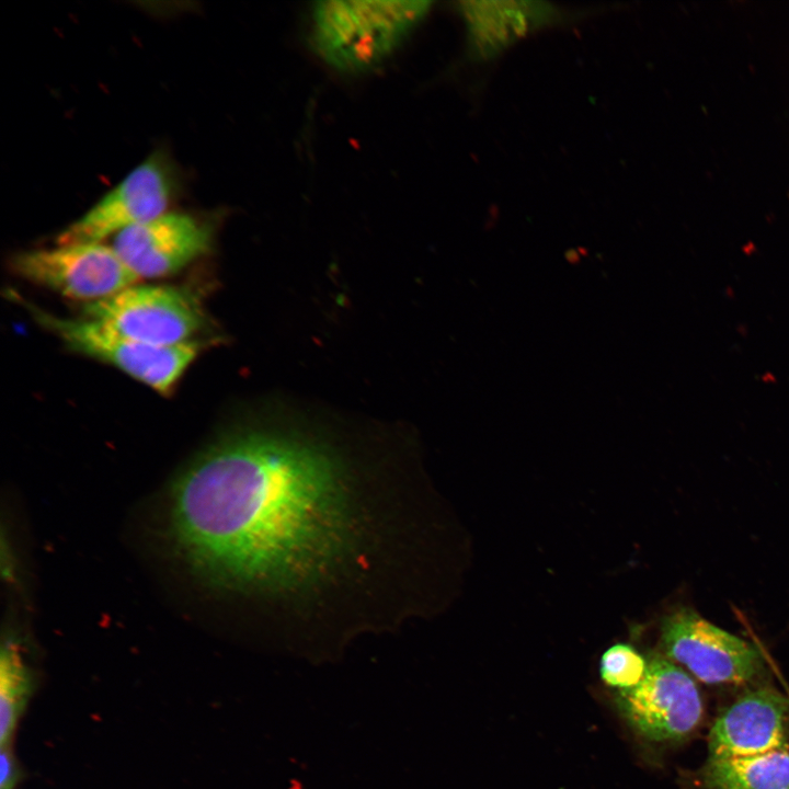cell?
Segmentation results:
<instances>
[{
  "label": "cell",
  "mask_w": 789,
  "mask_h": 789,
  "mask_svg": "<svg viewBox=\"0 0 789 789\" xmlns=\"http://www.w3.org/2000/svg\"><path fill=\"white\" fill-rule=\"evenodd\" d=\"M342 465L325 443L293 428L232 430L176 479L169 517L173 541L194 572L217 585L309 582L348 544Z\"/></svg>",
  "instance_id": "obj_1"
},
{
  "label": "cell",
  "mask_w": 789,
  "mask_h": 789,
  "mask_svg": "<svg viewBox=\"0 0 789 789\" xmlns=\"http://www.w3.org/2000/svg\"><path fill=\"white\" fill-rule=\"evenodd\" d=\"M428 1H322L313 11V38L327 64L341 71L381 62L426 15Z\"/></svg>",
  "instance_id": "obj_2"
},
{
  "label": "cell",
  "mask_w": 789,
  "mask_h": 789,
  "mask_svg": "<svg viewBox=\"0 0 789 789\" xmlns=\"http://www.w3.org/2000/svg\"><path fill=\"white\" fill-rule=\"evenodd\" d=\"M34 320L57 335L69 348L103 361L153 390L169 393L201 351L199 341L174 346L147 344L90 319L59 318L9 290Z\"/></svg>",
  "instance_id": "obj_3"
},
{
  "label": "cell",
  "mask_w": 789,
  "mask_h": 789,
  "mask_svg": "<svg viewBox=\"0 0 789 789\" xmlns=\"http://www.w3.org/2000/svg\"><path fill=\"white\" fill-rule=\"evenodd\" d=\"M85 318L100 321L134 340L158 346L190 343L207 325L197 299L168 285L129 286L83 305Z\"/></svg>",
  "instance_id": "obj_4"
},
{
  "label": "cell",
  "mask_w": 789,
  "mask_h": 789,
  "mask_svg": "<svg viewBox=\"0 0 789 789\" xmlns=\"http://www.w3.org/2000/svg\"><path fill=\"white\" fill-rule=\"evenodd\" d=\"M615 705L640 736L658 743L676 742L702 720L704 701L695 681L668 659H652L642 681L618 690Z\"/></svg>",
  "instance_id": "obj_5"
},
{
  "label": "cell",
  "mask_w": 789,
  "mask_h": 789,
  "mask_svg": "<svg viewBox=\"0 0 789 789\" xmlns=\"http://www.w3.org/2000/svg\"><path fill=\"white\" fill-rule=\"evenodd\" d=\"M10 266L25 281L87 302L110 297L138 278L113 248L102 243L28 250L15 254Z\"/></svg>",
  "instance_id": "obj_6"
},
{
  "label": "cell",
  "mask_w": 789,
  "mask_h": 789,
  "mask_svg": "<svg viewBox=\"0 0 789 789\" xmlns=\"http://www.w3.org/2000/svg\"><path fill=\"white\" fill-rule=\"evenodd\" d=\"M661 642L668 660L709 685L745 683L762 667L755 647L690 608H681L664 617Z\"/></svg>",
  "instance_id": "obj_7"
},
{
  "label": "cell",
  "mask_w": 789,
  "mask_h": 789,
  "mask_svg": "<svg viewBox=\"0 0 789 789\" xmlns=\"http://www.w3.org/2000/svg\"><path fill=\"white\" fill-rule=\"evenodd\" d=\"M172 190L164 161L158 155L151 156L67 227L57 243H101L111 235L160 216L165 213Z\"/></svg>",
  "instance_id": "obj_8"
},
{
  "label": "cell",
  "mask_w": 789,
  "mask_h": 789,
  "mask_svg": "<svg viewBox=\"0 0 789 789\" xmlns=\"http://www.w3.org/2000/svg\"><path fill=\"white\" fill-rule=\"evenodd\" d=\"M206 222L184 213H163L115 236L113 249L137 277L172 275L210 250Z\"/></svg>",
  "instance_id": "obj_9"
},
{
  "label": "cell",
  "mask_w": 789,
  "mask_h": 789,
  "mask_svg": "<svg viewBox=\"0 0 789 789\" xmlns=\"http://www.w3.org/2000/svg\"><path fill=\"white\" fill-rule=\"evenodd\" d=\"M789 701L769 688L751 690L716 719L709 758L743 757L788 747Z\"/></svg>",
  "instance_id": "obj_10"
},
{
  "label": "cell",
  "mask_w": 789,
  "mask_h": 789,
  "mask_svg": "<svg viewBox=\"0 0 789 789\" xmlns=\"http://www.w3.org/2000/svg\"><path fill=\"white\" fill-rule=\"evenodd\" d=\"M460 11L468 27L471 52L490 58L530 30L553 20L556 10L533 1H465Z\"/></svg>",
  "instance_id": "obj_11"
},
{
  "label": "cell",
  "mask_w": 789,
  "mask_h": 789,
  "mask_svg": "<svg viewBox=\"0 0 789 789\" xmlns=\"http://www.w3.org/2000/svg\"><path fill=\"white\" fill-rule=\"evenodd\" d=\"M701 780L707 789H789V746L752 756L708 757Z\"/></svg>",
  "instance_id": "obj_12"
},
{
  "label": "cell",
  "mask_w": 789,
  "mask_h": 789,
  "mask_svg": "<svg viewBox=\"0 0 789 789\" xmlns=\"http://www.w3.org/2000/svg\"><path fill=\"white\" fill-rule=\"evenodd\" d=\"M33 691V677L19 647L8 641L0 662V744L11 746L18 722Z\"/></svg>",
  "instance_id": "obj_13"
},
{
  "label": "cell",
  "mask_w": 789,
  "mask_h": 789,
  "mask_svg": "<svg viewBox=\"0 0 789 789\" xmlns=\"http://www.w3.org/2000/svg\"><path fill=\"white\" fill-rule=\"evenodd\" d=\"M647 667L645 660L632 647L619 643L605 651L599 672L607 685L626 690L642 681Z\"/></svg>",
  "instance_id": "obj_14"
},
{
  "label": "cell",
  "mask_w": 789,
  "mask_h": 789,
  "mask_svg": "<svg viewBox=\"0 0 789 789\" xmlns=\"http://www.w3.org/2000/svg\"><path fill=\"white\" fill-rule=\"evenodd\" d=\"M0 770V789H14L21 773L11 746L1 747Z\"/></svg>",
  "instance_id": "obj_15"
}]
</instances>
